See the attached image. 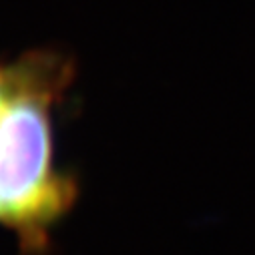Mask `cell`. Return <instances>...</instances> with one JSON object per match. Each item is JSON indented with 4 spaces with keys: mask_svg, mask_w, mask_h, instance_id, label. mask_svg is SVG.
Wrapping results in <instances>:
<instances>
[{
    "mask_svg": "<svg viewBox=\"0 0 255 255\" xmlns=\"http://www.w3.org/2000/svg\"><path fill=\"white\" fill-rule=\"evenodd\" d=\"M75 77L65 50L0 60V223L24 237L42 235L77 197L75 179L54 161V115Z\"/></svg>",
    "mask_w": 255,
    "mask_h": 255,
    "instance_id": "6da1fadb",
    "label": "cell"
}]
</instances>
